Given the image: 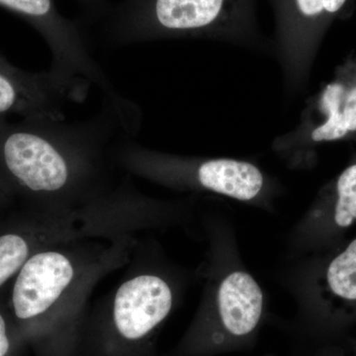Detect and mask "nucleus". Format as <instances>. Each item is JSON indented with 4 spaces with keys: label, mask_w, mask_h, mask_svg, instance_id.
Listing matches in <instances>:
<instances>
[{
    "label": "nucleus",
    "mask_w": 356,
    "mask_h": 356,
    "mask_svg": "<svg viewBox=\"0 0 356 356\" xmlns=\"http://www.w3.org/2000/svg\"><path fill=\"white\" fill-rule=\"evenodd\" d=\"M107 102L88 121L67 123L55 115L0 121V184L31 199L42 215L83 214L116 187L112 142L118 127L126 128L118 124L135 128L132 111Z\"/></svg>",
    "instance_id": "obj_1"
},
{
    "label": "nucleus",
    "mask_w": 356,
    "mask_h": 356,
    "mask_svg": "<svg viewBox=\"0 0 356 356\" xmlns=\"http://www.w3.org/2000/svg\"><path fill=\"white\" fill-rule=\"evenodd\" d=\"M76 242L43 248L25 262L13 287L16 318L34 320L83 305L98 281L120 266L128 254L126 238L97 250L79 248Z\"/></svg>",
    "instance_id": "obj_2"
},
{
    "label": "nucleus",
    "mask_w": 356,
    "mask_h": 356,
    "mask_svg": "<svg viewBox=\"0 0 356 356\" xmlns=\"http://www.w3.org/2000/svg\"><path fill=\"white\" fill-rule=\"evenodd\" d=\"M255 0H124L106 33L129 44L182 37H238L254 31Z\"/></svg>",
    "instance_id": "obj_3"
},
{
    "label": "nucleus",
    "mask_w": 356,
    "mask_h": 356,
    "mask_svg": "<svg viewBox=\"0 0 356 356\" xmlns=\"http://www.w3.org/2000/svg\"><path fill=\"white\" fill-rule=\"evenodd\" d=\"M115 161L126 172L156 184L212 191L242 201L257 198L264 185L261 170L247 161L177 158L127 140L117 145Z\"/></svg>",
    "instance_id": "obj_4"
},
{
    "label": "nucleus",
    "mask_w": 356,
    "mask_h": 356,
    "mask_svg": "<svg viewBox=\"0 0 356 356\" xmlns=\"http://www.w3.org/2000/svg\"><path fill=\"white\" fill-rule=\"evenodd\" d=\"M0 6L40 33L51 51V70L63 81L84 89L96 84L112 104L126 102L91 57L79 26L60 14L55 0H0Z\"/></svg>",
    "instance_id": "obj_5"
},
{
    "label": "nucleus",
    "mask_w": 356,
    "mask_h": 356,
    "mask_svg": "<svg viewBox=\"0 0 356 356\" xmlns=\"http://www.w3.org/2000/svg\"><path fill=\"white\" fill-rule=\"evenodd\" d=\"M264 311V295L247 273L235 271L222 281L215 313L199 325L187 343V351L214 353L236 348L254 334Z\"/></svg>",
    "instance_id": "obj_6"
},
{
    "label": "nucleus",
    "mask_w": 356,
    "mask_h": 356,
    "mask_svg": "<svg viewBox=\"0 0 356 356\" xmlns=\"http://www.w3.org/2000/svg\"><path fill=\"white\" fill-rule=\"evenodd\" d=\"M88 89L63 81L55 72L18 69L0 55V121L37 115L64 116L70 102H81Z\"/></svg>",
    "instance_id": "obj_7"
},
{
    "label": "nucleus",
    "mask_w": 356,
    "mask_h": 356,
    "mask_svg": "<svg viewBox=\"0 0 356 356\" xmlns=\"http://www.w3.org/2000/svg\"><path fill=\"white\" fill-rule=\"evenodd\" d=\"M106 303L117 334L129 343H139L168 317L173 292L168 281L158 274L140 271L124 280Z\"/></svg>",
    "instance_id": "obj_8"
},
{
    "label": "nucleus",
    "mask_w": 356,
    "mask_h": 356,
    "mask_svg": "<svg viewBox=\"0 0 356 356\" xmlns=\"http://www.w3.org/2000/svg\"><path fill=\"white\" fill-rule=\"evenodd\" d=\"M276 31L289 53H310L337 18L348 13L353 0H270Z\"/></svg>",
    "instance_id": "obj_9"
},
{
    "label": "nucleus",
    "mask_w": 356,
    "mask_h": 356,
    "mask_svg": "<svg viewBox=\"0 0 356 356\" xmlns=\"http://www.w3.org/2000/svg\"><path fill=\"white\" fill-rule=\"evenodd\" d=\"M309 128L310 142L316 144L356 135V58L341 65L334 79L321 90L317 117Z\"/></svg>",
    "instance_id": "obj_10"
},
{
    "label": "nucleus",
    "mask_w": 356,
    "mask_h": 356,
    "mask_svg": "<svg viewBox=\"0 0 356 356\" xmlns=\"http://www.w3.org/2000/svg\"><path fill=\"white\" fill-rule=\"evenodd\" d=\"M327 218L336 229L350 228L356 222V163L341 172L325 193Z\"/></svg>",
    "instance_id": "obj_11"
},
{
    "label": "nucleus",
    "mask_w": 356,
    "mask_h": 356,
    "mask_svg": "<svg viewBox=\"0 0 356 356\" xmlns=\"http://www.w3.org/2000/svg\"><path fill=\"white\" fill-rule=\"evenodd\" d=\"M325 282L332 296L356 304V238L329 264Z\"/></svg>",
    "instance_id": "obj_12"
},
{
    "label": "nucleus",
    "mask_w": 356,
    "mask_h": 356,
    "mask_svg": "<svg viewBox=\"0 0 356 356\" xmlns=\"http://www.w3.org/2000/svg\"><path fill=\"white\" fill-rule=\"evenodd\" d=\"M32 248L24 236L18 234L0 236V287L10 280L32 257Z\"/></svg>",
    "instance_id": "obj_13"
},
{
    "label": "nucleus",
    "mask_w": 356,
    "mask_h": 356,
    "mask_svg": "<svg viewBox=\"0 0 356 356\" xmlns=\"http://www.w3.org/2000/svg\"><path fill=\"white\" fill-rule=\"evenodd\" d=\"M10 339L8 337V330L3 316L0 314V356H6L10 350Z\"/></svg>",
    "instance_id": "obj_14"
},
{
    "label": "nucleus",
    "mask_w": 356,
    "mask_h": 356,
    "mask_svg": "<svg viewBox=\"0 0 356 356\" xmlns=\"http://www.w3.org/2000/svg\"><path fill=\"white\" fill-rule=\"evenodd\" d=\"M91 14L102 13L105 6L106 0H79Z\"/></svg>",
    "instance_id": "obj_15"
},
{
    "label": "nucleus",
    "mask_w": 356,
    "mask_h": 356,
    "mask_svg": "<svg viewBox=\"0 0 356 356\" xmlns=\"http://www.w3.org/2000/svg\"><path fill=\"white\" fill-rule=\"evenodd\" d=\"M355 356H356V346H355Z\"/></svg>",
    "instance_id": "obj_16"
}]
</instances>
